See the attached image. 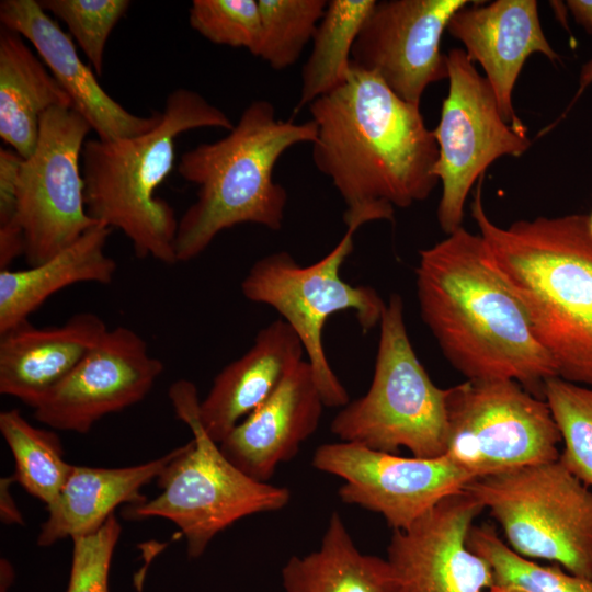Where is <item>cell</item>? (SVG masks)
<instances>
[{
  "mask_svg": "<svg viewBox=\"0 0 592 592\" xmlns=\"http://www.w3.org/2000/svg\"><path fill=\"white\" fill-rule=\"evenodd\" d=\"M312 160L341 195L346 228L392 220L395 207L426 200L439 179V146L420 105L352 64L344 82L309 106Z\"/></svg>",
  "mask_w": 592,
  "mask_h": 592,
  "instance_id": "cell-1",
  "label": "cell"
},
{
  "mask_svg": "<svg viewBox=\"0 0 592 592\" xmlns=\"http://www.w3.org/2000/svg\"><path fill=\"white\" fill-rule=\"evenodd\" d=\"M420 315L468 380L509 379L543 398L556 366L479 234L463 226L419 253Z\"/></svg>",
  "mask_w": 592,
  "mask_h": 592,
  "instance_id": "cell-2",
  "label": "cell"
},
{
  "mask_svg": "<svg viewBox=\"0 0 592 592\" xmlns=\"http://www.w3.org/2000/svg\"><path fill=\"white\" fill-rule=\"evenodd\" d=\"M477 182L471 217L558 377L592 387V235L571 214L496 225Z\"/></svg>",
  "mask_w": 592,
  "mask_h": 592,
  "instance_id": "cell-3",
  "label": "cell"
},
{
  "mask_svg": "<svg viewBox=\"0 0 592 592\" xmlns=\"http://www.w3.org/2000/svg\"><path fill=\"white\" fill-rule=\"evenodd\" d=\"M316 137L312 119L281 121L270 101L254 100L225 137L185 151L177 169L198 191L178 224L177 261L196 258L219 232L240 224L280 230L287 192L274 181V167L287 149Z\"/></svg>",
  "mask_w": 592,
  "mask_h": 592,
  "instance_id": "cell-4",
  "label": "cell"
},
{
  "mask_svg": "<svg viewBox=\"0 0 592 592\" xmlns=\"http://www.w3.org/2000/svg\"><path fill=\"white\" fill-rule=\"evenodd\" d=\"M234 125L202 94L179 88L169 93L160 122L150 130L116 140H86L80 166L88 215L119 229L139 259L177 263L179 220L173 207L156 195L172 171L175 139L192 129L229 132Z\"/></svg>",
  "mask_w": 592,
  "mask_h": 592,
  "instance_id": "cell-5",
  "label": "cell"
},
{
  "mask_svg": "<svg viewBox=\"0 0 592 592\" xmlns=\"http://www.w3.org/2000/svg\"><path fill=\"white\" fill-rule=\"evenodd\" d=\"M169 398L193 439L180 446L157 478L160 494L128 504L123 514L132 520L163 517L173 522L186 540L189 557L197 558L217 534L238 520L284 509L291 492L249 477L223 454L200 421L201 400L192 382L172 384Z\"/></svg>",
  "mask_w": 592,
  "mask_h": 592,
  "instance_id": "cell-6",
  "label": "cell"
},
{
  "mask_svg": "<svg viewBox=\"0 0 592 592\" xmlns=\"http://www.w3.org/2000/svg\"><path fill=\"white\" fill-rule=\"evenodd\" d=\"M448 388L437 387L407 333L402 298L391 294L379 321L374 374L367 392L342 407L330 430L343 442L412 456H444L448 439Z\"/></svg>",
  "mask_w": 592,
  "mask_h": 592,
  "instance_id": "cell-7",
  "label": "cell"
},
{
  "mask_svg": "<svg viewBox=\"0 0 592 592\" xmlns=\"http://www.w3.org/2000/svg\"><path fill=\"white\" fill-rule=\"evenodd\" d=\"M464 490L516 554L592 578V489L558 459L477 478Z\"/></svg>",
  "mask_w": 592,
  "mask_h": 592,
  "instance_id": "cell-8",
  "label": "cell"
},
{
  "mask_svg": "<svg viewBox=\"0 0 592 592\" xmlns=\"http://www.w3.org/2000/svg\"><path fill=\"white\" fill-rule=\"evenodd\" d=\"M355 229L323 258L301 266L286 251L274 252L253 263L241 282L243 296L274 308L296 332L326 407H344L350 397L333 372L322 342L323 327L337 312L352 310L364 333L379 325L386 303L369 286L342 280L340 270L352 252Z\"/></svg>",
  "mask_w": 592,
  "mask_h": 592,
  "instance_id": "cell-9",
  "label": "cell"
},
{
  "mask_svg": "<svg viewBox=\"0 0 592 592\" xmlns=\"http://www.w3.org/2000/svg\"><path fill=\"white\" fill-rule=\"evenodd\" d=\"M445 455L474 479L557 460L561 436L547 402L509 379L448 388Z\"/></svg>",
  "mask_w": 592,
  "mask_h": 592,
  "instance_id": "cell-10",
  "label": "cell"
},
{
  "mask_svg": "<svg viewBox=\"0 0 592 592\" xmlns=\"http://www.w3.org/2000/svg\"><path fill=\"white\" fill-rule=\"evenodd\" d=\"M91 130L73 107L54 106L41 117L36 147L23 159L16 187L29 266L56 255L98 224L87 213L80 166Z\"/></svg>",
  "mask_w": 592,
  "mask_h": 592,
  "instance_id": "cell-11",
  "label": "cell"
},
{
  "mask_svg": "<svg viewBox=\"0 0 592 592\" xmlns=\"http://www.w3.org/2000/svg\"><path fill=\"white\" fill-rule=\"evenodd\" d=\"M447 70L448 93L433 130L439 146L433 173L442 183L437 221L449 235L463 226L466 198L487 168L503 156L520 157L531 140L503 119L492 88L464 49L448 52Z\"/></svg>",
  "mask_w": 592,
  "mask_h": 592,
  "instance_id": "cell-12",
  "label": "cell"
},
{
  "mask_svg": "<svg viewBox=\"0 0 592 592\" xmlns=\"http://www.w3.org/2000/svg\"><path fill=\"white\" fill-rule=\"evenodd\" d=\"M319 471L340 477V500L380 514L392 531L409 527L474 478L446 455L403 457L352 442L319 445L311 459Z\"/></svg>",
  "mask_w": 592,
  "mask_h": 592,
  "instance_id": "cell-13",
  "label": "cell"
},
{
  "mask_svg": "<svg viewBox=\"0 0 592 592\" xmlns=\"http://www.w3.org/2000/svg\"><path fill=\"white\" fill-rule=\"evenodd\" d=\"M467 0L376 1L352 48V64L376 75L400 99L420 105L425 89L446 79L441 38Z\"/></svg>",
  "mask_w": 592,
  "mask_h": 592,
  "instance_id": "cell-14",
  "label": "cell"
},
{
  "mask_svg": "<svg viewBox=\"0 0 592 592\" xmlns=\"http://www.w3.org/2000/svg\"><path fill=\"white\" fill-rule=\"evenodd\" d=\"M163 372L146 340L130 328L107 329L98 344L34 409L41 423L87 433L103 417L143 400Z\"/></svg>",
  "mask_w": 592,
  "mask_h": 592,
  "instance_id": "cell-15",
  "label": "cell"
},
{
  "mask_svg": "<svg viewBox=\"0 0 592 592\" xmlns=\"http://www.w3.org/2000/svg\"><path fill=\"white\" fill-rule=\"evenodd\" d=\"M483 510L463 490L441 500L409 527L392 531L386 559L403 592H486L496 585L490 565L467 544Z\"/></svg>",
  "mask_w": 592,
  "mask_h": 592,
  "instance_id": "cell-16",
  "label": "cell"
},
{
  "mask_svg": "<svg viewBox=\"0 0 592 592\" xmlns=\"http://www.w3.org/2000/svg\"><path fill=\"white\" fill-rule=\"evenodd\" d=\"M446 30L464 44L470 60L481 65L503 119L526 133L512 103L519 75L533 53L550 61L561 60L543 32L537 1L496 0L466 5L452 16Z\"/></svg>",
  "mask_w": 592,
  "mask_h": 592,
  "instance_id": "cell-17",
  "label": "cell"
},
{
  "mask_svg": "<svg viewBox=\"0 0 592 592\" xmlns=\"http://www.w3.org/2000/svg\"><path fill=\"white\" fill-rule=\"evenodd\" d=\"M3 27L27 39L50 73L69 95L72 107L91 125L99 139L116 140L153 128L161 112L135 115L115 101L99 83L96 73L79 57L68 34L36 0H2Z\"/></svg>",
  "mask_w": 592,
  "mask_h": 592,
  "instance_id": "cell-18",
  "label": "cell"
},
{
  "mask_svg": "<svg viewBox=\"0 0 592 592\" xmlns=\"http://www.w3.org/2000/svg\"><path fill=\"white\" fill-rule=\"evenodd\" d=\"M325 403L312 369L301 361L275 392L219 443L223 454L249 477L269 482L317 430Z\"/></svg>",
  "mask_w": 592,
  "mask_h": 592,
  "instance_id": "cell-19",
  "label": "cell"
},
{
  "mask_svg": "<svg viewBox=\"0 0 592 592\" xmlns=\"http://www.w3.org/2000/svg\"><path fill=\"white\" fill-rule=\"evenodd\" d=\"M103 319L82 311L64 325L37 328L23 322L0 334V394L36 405L98 344Z\"/></svg>",
  "mask_w": 592,
  "mask_h": 592,
  "instance_id": "cell-20",
  "label": "cell"
},
{
  "mask_svg": "<svg viewBox=\"0 0 592 592\" xmlns=\"http://www.w3.org/2000/svg\"><path fill=\"white\" fill-rule=\"evenodd\" d=\"M301 341L282 318L257 333L252 346L225 366L200 401L198 417L216 443L270 398L304 361Z\"/></svg>",
  "mask_w": 592,
  "mask_h": 592,
  "instance_id": "cell-21",
  "label": "cell"
},
{
  "mask_svg": "<svg viewBox=\"0 0 592 592\" xmlns=\"http://www.w3.org/2000/svg\"><path fill=\"white\" fill-rule=\"evenodd\" d=\"M179 449L180 446L156 459L128 467L72 465L61 490L46 505L47 519L41 526L37 544L47 547L67 537L91 534L118 505L146 501L140 489L160 476Z\"/></svg>",
  "mask_w": 592,
  "mask_h": 592,
  "instance_id": "cell-22",
  "label": "cell"
},
{
  "mask_svg": "<svg viewBox=\"0 0 592 592\" xmlns=\"http://www.w3.org/2000/svg\"><path fill=\"white\" fill-rule=\"evenodd\" d=\"M113 229L96 224L50 259L22 270H0V334L29 321L55 293L78 284H110L116 263L105 253Z\"/></svg>",
  "mask_w": 592,
  "mask_h": 592,
  "instance_id": "cell-23",
  "label": "cell"
},
{
  "mask_svg": "<svg viewBox=\"0 0 592 592\" xmlns=\"http://www.w3.org/2000/svg\"><path fill=\"white\" fill-rule=\"evenodd\" d=\"M14 31L0 32V137L22 158L37 143L42 115L54 106L72 107L62 87Z\"/></svg>",
  "mask_w": 592,
  "mask_h": 592,
  "instance_id": "cell-24",
  "label": "cell"
},
{
  "mask_svg": "<svg viewBox=\"0 0 592 592\" xmlns=\"http://www.w3.org/2000/svg\"><path fill=\"white\" fill-rule=\"evenodd\" d=\"M281 577L284 592H403L388 560L362 553L338 512L318 548L292 556Z\"/></svg>",
  "mask_w": 592,
  "mask_h": 592,
  "instance_id": "cell-25",
  "label": "cell"
},
{
  "mask_svg": "<svg viewBox=\"0 0 592 592\" xmlns=\"http://www.w3.org/2000/svg\"><path fill=\"white\" fill-rule=\"evenodd\" d=\"M375 3V0L328 1L301 70L296 112L344 82L352 66L354 42Z\"/></svg>",
  "mask_w": 592,
  "mask_h": 592,
  "instance_id": "cell-26",
  "label": "cell"
},
{
  "mask_svg": "<svg viewBox=\"0 0 592 592\" xmlns=\"http://www.w3.org/2000/svg\"><path fill=\"white\" fill-rule=\"evenodd\" d=\"M0 432L14 458V481L46 505L53 502L72 466L58 435L32 425L18 409L0 413Z\"/></svg>",
  "mask_w": 592,
  "mask_h": 592,
  "instance_id": "cell-27",
  "label": "cell"
},
{
  "mask_svg": "<svg viewBox=\"0 0 592 592\" xmlns=\"http://www.w3.org/2000/svg\"><path fill=\"white\" fill-rule=\"evenodd\" d=\"M467 544L490 565L496 585L523 592H592V578L570 573L558 565L544 566L522 557L490 525H474Z\"/></svg>",
  "mask_w": 592,
  "mask_h": 592,
  "instance_id": "cell-28",
  "label": "cell"
},
{
  "mask_svg": "<svg viewBox=\"0 0 592 592\" xmlns=\"http://www.w3.org/2000/svg\"><path fill=\"white\" fill-rule=\"evenodd\" d=\"M543 398L563 444L558 460L592 489V387L555 376L546 380Z\"/></svg>",
  "mask_w": 592,
  "mask_h": 592,
  "instance_id": "cell-29",
  "label": "cell"
},
{
  "mask_svg": "<svg viewBox=\"0 0 592 592\" xmlns=\"http://www.w3.org/2000/svg\"><path fill=\"white\" fill-rule=\"evenodd\" d=\"M261 39L257 57L275 70L294 65L312 41L326 0H258Z\"/></svg>",
  "mask_w": 592,
  "mask_h": 592,
  "instance_id": "cell-30",
  "label": "cell"
},
{
  "mask_svg": "<svg viewBox=\"0 0 592 592\" xmlns=\"http://www.w3.org/2000/svg\"><path fill=\"white\" fill-rule=\"evenodd\" d=\"M48 13L61 20L83 50L93 71L103 73L105 45L114 26L124 16L128 0H38Z\"/></svg>",
  "mask_w": 592,
  "mask_h": 592,
  "instance_id": "cell-31",
  "label": "cell"
},
{
  "mask_svg": "<svg viewBox=\"0 0 592 592\" xmlns=\"http://www.w3.org/2000/svg\"><path fill=\"white\" fill-rule=\"evenodd\" d=\"M189 23L214 44L258 54L261 39L258 0H194L189 10Z\"/></svg>",
  "mask_w": 592,
  "mask_h": 592,
  "instance_id": "cell-32",
  "label": "cell"
},
{
  "mask_svg": "<svg viewBox=\"0 0 592 592\" xmlns=\"http://www.w3.org/2000/svg\"><path fill=\"white\" fill-rule=\"evenodd\" d=\"M121 531L113 514L98 531L71 538L72 560L66 592H109L110 568Z\"/></svg>",
  "mask_w": 592,
  "mask_h": 592,
  "instance_id": "cell-33",
  "label": "cell"
},
{
  "mask_svg": "<svg viewBox=\"0 0 592 592\" xmlns=\"http://www.w3.org/2000/svg\"><path fill=\"white\" fill-rule=\"evenodd\" d=\"M23 159L14 150L0 148V236H23L16 219V187Z\"/></svg>",
  "mask_w": 592,
  "mask_h": 592,
  "instance_id": "cell-34",
  "label": "cell"
},
{
  "mask_svg": "<svg viewBox=\"0 0 592 592\" xmlns=\"http://www.w3.org/2000/svg\"><path fill=\"white\" fill-rule=\"evenodd\" d=\"M15 482L13 477H5L0 482V515L3 523L7 525L19 524L23 525V517L20 513L14 498L10 492V486Z\"/></svg>",
  "mask_w": 592,
  "mask_h": 592,
  "instance_id": "cell-35",
  "label": "cell"
},
{
  "mask_svg": "<svg viewBox=\"0 0 592 592\" xmlns=\"http://www.w3.org/2000/svg\"><path fill=\"white\" fill-rule=\"evenodd\" d=\"M567 8L574 21L592 34V0H569Z\"/></svg>",
  "mask_w": 592,
  "mask_h": 592,
  "instance_id": "cell-36",
  "label": "cell"
},
{
  "mask_svg": "<svg viewBox=\"0 0 592 592\" xmlns=\"http://www.w3.org/2000/svg\"><path fill=\"white\" fill-rule=\"evenodd\" d=\"M592 84V58L587 61L580 71L579 77V89L572 100V102L569 105V109L573 105V103L577 101V99L583 93V91Z\"/></svg>",
  "mask_w": 592,
  "mask_h": 592,
  "instance_id": "cell-37",
  "label": "cell"
},
{
  "mask_svg": "<svg viewBox=\"0 0 592 592\" xmlns=\"http://www.w3.org/2000/svg\"><path fill=\"white\" fill-rule=\"evenodd\" d=\"M486 592H523V591H521V590H519L516 588H512V587L493 585L492 588H490Z\"/></svg>",
  "mask_w": 592,
  "mask_h": 592,
  "instance_id": "cell-38",
  "label": "cell"
},
{
  "mask_svg": "<svg viewBox=\"0 0 592 592\" xmlns=\"http://www.w3.org/2000/svg\"><path fill=\"white\" fill-rule=\"evenodd\" d=\"M589 217V230H590V234L592 235V214Z\"/></svg>",
  "mask_w": 592,
  "mask_h": 592,
  "instance_id": "cell-39",
  "label": "cell"
}]
</instances>
